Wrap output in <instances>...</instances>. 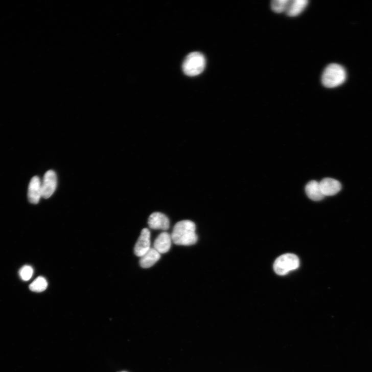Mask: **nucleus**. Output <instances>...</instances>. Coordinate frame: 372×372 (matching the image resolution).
<instances>
[{
    "mask_svg": "<svg viewBox=\"0 0 372 372\" xmlns=\"http://www.w3.org/2000/svg\"><path fill=\"white\" fill-rule=\"evenodd\" d=\"M160 258V254L153 248H151L140 260V265L144 268L153 266Z\"/></svg>",
    "mask_w": 372,
    "mask_h": 372,
    "instance_id": "f8f14e48",
    "label": "nucleus"
},
{
    "mask_svg": "<svg viewBox=\"0 0 372 372\" xmlns=\"http://www.w3.org/2000/svg\"><path fill=\"white\" fill-rule=\"evenodd\" d=\"M290 1V0H273L271 4V9L277 13L286 12Z\"/></svg>",
    "mask_w": 372,
    "mask_h": 372,
    "instance_id": "2eb2a0df",
    "label": "nucleus"
},
{
    "mask_svg": "<svg viewBox=\"0 0 372 372\" xmlns=\"http://www.w3.org/2000/svg\"><path fill=\"white\" fill-rule=\"evenodd\" d=\"M57 187V176L53 170L46 172L41 181L42 197L44 199L51 198L55 192Z\"/></svg>",
    "mask_w": 372,
    "mask_h": 372,
    "instance_id": "39448f33",
    "label": "nucleus"
},
{
    "mask_svg": "<svg viewBox=\"0 0 372 372\" xmlns=\"http://www.w3.org/2000/svg\"><path fill=\"white\" fill-rule=\"evenodd\" d=\"M121 372H127V371H121Z\"/></svg>",
    "mask_w": 372,
    "mask_h": 372,
    "instance_id": "f3484780",
    "label": "nucleus"
},
{
    "mask_svg": "<svg viewBox=\"0 0 372 372\" xmlns=\"http://www.w3.org/2000/svg\"><path fill=\"white\" fill-rule=\"evenodd\" d=\"M306 193L308 197L314 201L322 200L324 196L322 193L319 182L312 180L306 186Z\"/></svg>",
    "mask_w": 372,
    "mask_h": 372,
    "instance_id": "9b49d317",
    "label": "nucleus"
},
{
    "mask_svg": "<svg viewBox=\"0 0 372 372\" xmlns=\"http://www.w3.org/2000/svg\"><path fill=\"white\" fill-rule=\"evenodd\" d=\"M171 236L168 232H161L155 241L154 248L160 254L165 253L169 251L172 243Z\"/></svg>",
    "mask_w": 372,
    "mask_h": 372,
    "instance_id": "9d476101",
    "label": "nucleus"
},
{
    "mask_svg": "<svg viewBox=\"0 0 372 372\" xmlns=\"http://www.w3.org/2000/svg\"><path fill=\"white\" fill-rule=\"evenodd\" d=\"M308 3L307 0H290L286 13L290 17L296 16L305 9Z\"/></svg>",
    "mask_w": 372,
    "mask_h": 372,
    "instance_id": "ddd939ff",
    "label": "nucleus"
},
{
    "mask_svg": "<svg viewBox=\"0 0 372 372\" xmlns=\"http://www.w3.org/2000/svg\"><path fill=\"white\" fill-rule=\"evenodd\" d=\"M149 226L153 229L168 230L170 226L168 218L164 214L156 212L151 215L149 218Z\"/></svg>",
    "mask_w": 372,
    "mask_h": 372,
    "instance_id": "1a4fd4ad",
    "label": "nucleus"
},
{
    "mask_svg": "<svg viewBox=\"0 0 372 372\" xmlns=\"http://www.w3.org/2000/svg\"><path fill=\"white\" fill-rule=\"evenodd\" d=\"M320 189L323 196H332L337 194L341 190L340 182L333 178H326L319 182Z\"/></svg>",
    "mask_w": 372,
    "mask_h": 372,
    "instance_id": "0eeeda50",
    "label": "nucleus"
},
{
    "mask_svg": "<svg viewBox=\"0 0 372 372\" xmlns=\"http://www.w3.org/2000/svg\"><path fill=\"white\" fill-rule=\"evenodd\" d=\"M48 287V283L46 279L42 276L37 277L30 285L31 291L36 293H41L44 291Z\"/></svg>",
    "mask_w": 372,
    "mask_h": 372,
    "instance_id": "4468645a",
    "label": "nucleus"
},
{
    "mask_svg": "<svg viewBox=\"0 0 372 372\" xmlns=\"http://www.w3.org/2000/svg\"><path fill=\"white\" fill-rule=\"evenodd\" d=\"M298 257L292 253H287L277 258L273 264L275 272L279 275H285L299 267Z\"/></svg>",
    "mask_w": 372,
    "mask_h": 372,
    "instance_id": "20e7f679",
    "label": "nucleus"
},
{
    "mask_svg": "<svg viewBox=\"0 0 372 372\" xmlns=\"http://www.w3.org/2000/svg\"><path fill=\"white\" fill-rule=\"evenodd\" d=\"M28 199L33 204L39 203L42 197L41 181L38 176H34L31 179L28 189Z\"/></svg>",
    "mask_w": 372,
    "mask_h": 372,
    "instance_id": "6e6552de",
    "label": "nucleus"
},
{
    "mask_svg": "<svg viewBox=\"0 0 372 372\" xmlns=\"http://www.w3.org/2000/svg\"><path fill=\"white\" fill-rule=\"evenodd\" d=\"M205 65L206 60L203 55L194 52L185 58L182 64V69L186 75L194 77L201 74Z\"/></svg>",
    "mask_w": 372,
    "mask_h": 372,
    "instance_id": "7ed1b4c3",
    "label": "nucleus"
},
{
    "mask_svg": "<svg viewBox=\"0 0 372 372\" xmlns=\"http://www.w3.org/2000/svg\"><path fill=\"white\" fill-rule=\"evenodd\" d=\"M33 272V269L31 266L26 265L20 269L19 274L23 281L27 282L32 277Z\"/></svg>",
    "mask_w": 372,
    "mask_h": 372,
    "instance_id": "dca6fc26",
    "label": "nucleus"
},
{
    "mask_svg": "<svg viewBox=\"0 0 372 372\" xmlns=\"http://www.w3.org/2000/svg\"><path fill=\"white\" fill-rule=\"evenodd\" d=\"M151 232L148 228H144L142 231L134 248L135 255L142 257L151 249Z\"/></svg>",
    "mask_w": 372,
    "mask_h": 372,
    "instance_id": "423d86ee",
    "label": "nucleus"
},
{
    "mask_svg": "<svg viewBox=\"0 0 372 372\" xmlns=\"http://www.w3.org/2000/svg\"><path fill=\"white\" fill-rule=\"evenodd\" d=\"M346 77V72L343 67L338 64H332L324 70L321 81L325 87L334 88L342 84Z\"/></svg>",
    "mask_w": 372,
    "mask_h": 372,
    "instance_id": "f03ea898",
    "label": "nucleus"
},
{
    "mask_svg": "<svg viewBox=\"0 0 372 372\" xmlns=\"http://www.w3.org/2000/svg\"><path fill=\"white\" fill-rule=\"evenodd\" d=\"M196 224L191 220L180 221L175 225L171 235L172 242L178 246H192L197 243Z\"/></svg>",
    "mask_w": 372,
    "mask_h": 372,
    "instance_id": "f257e3e1",
    "label": "nucleus"
}]
</instances>
